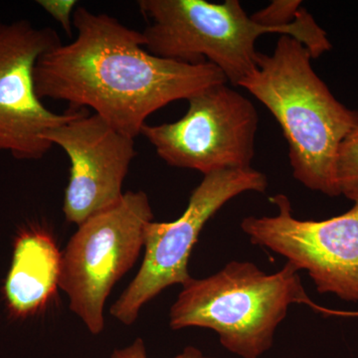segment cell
I'll use <instances>...</instances> for the list:
<instances>
[{
	"instance_id": "obj_9",
	"label": "cell",
	"mask_w": 358,
	"mask_h": 358,
	"mask_svg": "<svg viewBox=\"0 0 358 358\" xmlns=\"http://www.w3.org/2000/svg\"><path fill=\"white\" fill-rule=\"evenodd\" d=\"M60 44L57 31L50 27L38 28L23 20L0 21V150L14 159H42L53 147L44 134L83 110L55 114L35 91L37 61Z\"/></svg>"
},
{
	"instance_id": "obj_5",
	"label": "cell",
	"mask_w": 358,
	"mask_h": 358,
	"mask_svg": "<svg viewBox=\"0 0 358 358\" xmlns=\"http://www.w3.org/2000/svg\"><path fill=\"white\" fill-rule=\"evenodd\" d=\"M152 221L148 195L124 193L114 206L80 224L66 247L59 287L69 298L70 310L92 334L102 333L108 296L136 263Z\"/></svg>"
},
{
	"instance_id": "obj_12",
	"label": "cell",
	"mask_w": 358,
	"mask_h": 358,
	"mask_svg": "<svg viewBox=\"0 0 358 358\" xmlns=\"http://www.w3.org/2000/svg\"><path fill=\"white\" fill-rule=\"evenodd\" d=\"M336 178L341 194L350 200L358 196V129L346 136L339 147Z\"/></svg>"
},
{
	"instance_id": "obj_13",
	"label": "cell",
	"mask_w": 358,
	"mask_h": 358,
	"mask_svg": "<svg viewBox=\"0 0 358 358\" xmlns=\"http://www.w3.org/2000/svg\"><path fill=\"white\" fill-rule=\"evenodd\" d=\"M37 3L57 21L66 34L72 35L73 14L78 6L76 0H39Z\"/></svg>"
},
{
	"instance_id": "obj_1",
	"label": "cell",
	"mask_w": 358,
	"mask_h": 358,
	"mask_svg": "<svg viewBox=\"0 0 358 358\" xmlns=\"http://www.w3.org/2000/svg\"><path fill=\"white\" fill-rule=\"evenodd\" d=\"M77 37L45 52L34 68L37 96L91 108L120 133L136 138L157 110L202 90L227 84L208 62L187 64L152 55L143 32L78 6Z\"/></svg>"
},
{
	"instance_id": "obj_10",
	"label": "cell",
	"mask_w": 358,
	"mask_h": 358,
	"mask_svg": "<svg viewBox=\"0 0 358 358\" xmlns=\"http://www.w3.org/2000/svg\"><path fill=\"white\" fill-rule=\"evenodd\" d=\"M43 138L62 148L70 159L63 204L68 222L79 226L122 199V183L136 155L134 138L86 109Z\"/></svg>"
},
{
	"instance_id": "obj_11",
	"label": "cell",
	"mask_w": 358,
	"mask_h": 358,
	"mask_svg": "<svg viewBox=\"0 0 358 358\" xmlns=\"http://www.w3.org/2000/svg\"><path fill=\"white\" fill-rule=\"evenodd\" d=\"M62 255L53 236L42 227L21 231L14 242L4 298L11 315L27 317L43 310L57 293Z\"/></svg>"
},
{
	"instance_id": "obj_14",
	"label": "cell",
	"mask_w": 358,
	"mask_h": 358,
	"mask_svg": "<svg viewBox=\"0 0 358 358\" xmlns=\"http://www.w3.org/2000/svg\"><path fill=\"white\" fill-rule=\"evenodd\" d=\"M110 358H148L147 352H145V343L143 339L138 338L129 348H124V350H117L113 353ZM174 358H214L204 357L202 352L197 348L188 346L185 350V352L178 357Z\"/></svg>"
},
{
	"instance_id": "obj_3",
	"label": "cell",
	"mask_w": 358,
	"mask_h": 358,
	"mask_svg": "<svg viewBox=\"0 0 358 358\" xmlns=\"http://www.w3.org/2000/svg\"><path fill=\"white\" fill-rule=\"evenodd\" d=\"M138 6L148 21L143 34L150 53L187 64L210 63L235 87L256 70V41L266 33L293 37L313 59L333 48L315 20L294 29L266 27L254 22L238 0H140Z\"/></svg>"
},
{
	"instance_id": "obj_4",
	"label": "cell",
	"mask_w": 358,
	"mask_h": 358,
	"mask_svg": "<svg viewBox=\"0 0 358 358\" xmlns=\"http://www.w3.org/2000/svg\"><path fill=\"white\" fill-rule=\"evenodd\" d=\"M294 303L315 305L293 264L268 275L253 263L232 261L215 275L183 286L169 324L174 331L210 329L226 350L258 358L270 350L275 329Z\"/></svg>"
},
{
	"instance_id": "obj_8",
	"label": "cell",
	"mask_w": 358,
	"mask_h": 358,
	"mask_svg": "<svg viewBox=\"0 0 358 358\" xmlns=\"http://www.w3.org/2000/svg\"><path fill=\"white\" fill-rule=\"evenodd\" d=\"M270 200L278 215L249 216L241 222L250 241L307 271L320 294L358 301V196L345 213L319 221L294 218L286 195Z\"/></svg>"
},
{
	"instance_id": "obj_2",
	"label": "cell",
	"mask_w": 358,
	"mask_h": 358,
	"mask_svg": "<svg viewBox=\"0 0 358 358\" xmlns=\"http://www.w3.org/2000/svg\"><path fill=\"white\" fill-rule=\"evenodd\" d=\"M308 49L280 35L272 55L259 52L257 68L239 84L265 106L282 129L294 178L313 192L341 195L336 157L358 129V110L343 105L315 72Z\"/></svg>"
},
{
	"instance_id": "obj_15",
	"label": "cell",
	"mask_w": 358,
	"mask_h": 358,
	"mask_svg": "<svg viewBox=\"0 0 358 358\" xmlns=\"http://www.w3.org/2000/svg\"><path fill=\"white\" fill-rule=\"evenodd\" d=\"M320 312L329 313V315H350V317H358V313L336 312V310H327V308H320Z\"/></svg>"
},
{
	"instance_id": "obj_6",
	"label": "cell",
	"mask_w": 358,
	"mask_h": 358,
	"mask_svg": "<svg viewBox=\"0 0 358 358\" xmlns=\"http://www.w3.org/2000/svg\"><path fill=\"white\" fill-rule=\"evenodd\" d=\"M267 176L249 167L205 174L193 190L185 213L173 222L152 221L145 229V255L140 271L110 308L122 324H134L141 308L173 285L192 281L188 261L205 224L241 193L265 192Z\"/></svg>"
},
{
	"instance_id": "obj_7",
	"label": "cell",
	"mask_w": 358,
	"mask_h": 358,
	"mask_svg": "<svg viewBox=\"0 0 358 358\" xmlns=\"http://www.w3.org/2000/svg\"><path fill=\"white\" fill-rule=\"evenodd\" d=\"M187 102L178 121L141 129L160 159L204 176L251 167L259 124L253 103L227 84L202 90Z\"/></svg>"
}]
</instances>
